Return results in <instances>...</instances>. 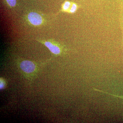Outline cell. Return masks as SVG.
<instances>
[{
	"label": "cell",
	"mask_w": 123,
	"mask_h": 123,
	"mask_svg": "<svg viewBox=\"0 0 123 123\" xmlns=\"http://www.w3.org/2000/svg\"><path fill=\"white\" fill-rule=\"evenodd\" d=\"M77 8V5L75 4H73L69 10V12L70 13H74L76 11Z\"/></svg>",
	"instance_id": "8992f818"
},
{
	"label": "cell",
	"mask_w": 123,
	"mask_h": 123,
	"mask_svg": "<svg viewBox=\"0 0 123 123\" xmlns=\"http://www.w3.org/2000/svg\"><path fill=\"white\" fill-rule=\"evenodd\" d=\"M27 17L29 22L33 25L39 26L42 25L43 22V19L42 16L36 12L29 13Z\"/></svg>",
	"instance_id": "6da1fadb"
},
{
	"label": "cell",
	"mask_w": 123,
	"mask_h": 123,
	"mask_svg": "<svg viewBox=\"0 0 123 123\" xmlns=\"http://www.w3.org/2000/svg\"><path fill=\"white\" fill-rule=\"evenodd\" d=\"M7 4L11 7H14L16 5V0H6Z\"/></svg>",
	"instance_id": "5b68a950"
},
{
	"label": "cell",
	"mask_w": 123,
	"mask_h": 123,
	"mask_svg": "<svg viewBox=\"0 0 123 123\" xmlns=\"http://www.w3.org/2000/svg\"><path fill=\"white\" fill-rule=\"evenodd\" d=\"M39 40V42L44 44L49 49L52 53L56 55L60 54L61 52V49L59 46L54 42L50 40Z\"/></svg>",
	"instance_id": "7a4b0ae2"
},
{
	"label": "cell",
	"mask_w": 123,
	"mask_h": 123,
	"mask_svg": "<svg viewBox=\"0 0 123 123\" xmlns=\"http://www.w3.org/2000/svg\"><path fill=\"white\" fill-rule=\"evenodd\" d=\"M21 69L27 73H30L34 71L36 68L35 64L32 62L25 60L22 61L20 64Z\"/></svg>",
	"instance_id": "3957f363"
},
{
	"label": "cell",
	"mask_w": 123,
	"mask_h": 123,
	"mask_svg": "<svg viewBox=\"0 0 123 123\" xmlns=\"http://www.w3.org/2000/svg\"><path fill=\"white\" fill-rule=\"evenodd\" d=\"M70 3L69 1H66L65 2L63 5V9L64 11H66L69 9L70 7Z\"/></svg>",
	"instance_id": "277c9868"
},
{
	"label": "cell",
	"mask_w": 123,
	"mask_h": 123,
	"mask_svg": "<svg viewBox=\"0 0 123 123\" xmlns=\"http://www.w3.org/2000/svg\"><path fill=\"white\" fill-rule=\"evenodd\" d=\"M0 89H2V88H4V83L1 80L0 81Z\"/></svg>",
	"instance_id": "52a82bcc"
}]
</instances>
